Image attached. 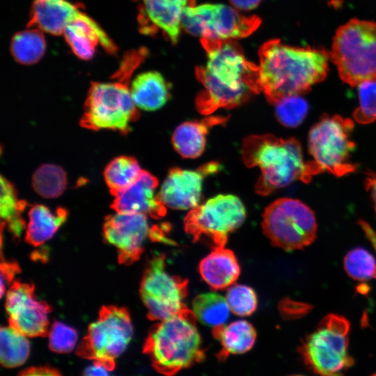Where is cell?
<instances>
[{
  "label": "cell",
  "mask_w": 376,
  "mask_h": 376,
  "mask_svg": "<svg viewBox=\"0 0 376 376\" xmlns=\"http://www.w3.org/2000/svg\"><path fill=\"white\" fill-rule=\"evenodd\" d=\"M278 120L287 127H295L304 120L308 109L306 101L301 95L282 98L275 104Z\"/></svg>",
  "instance_id": "obj_33"
},
{
  "label": "cell",
  "mask_w": 376,
  "mask_h": 376,
  "mask_svg": "<svg viewBox=\"0 0 376 376\" xmlns=\"http://www.w3.org/2000/svg\"><path fill=\"white\" fill-rule=\"evenodd\" d=\"M20 375H60L61 373L51 366H37L30 367L25 370H23L20 373Z\"/></svg>",
  "instance_id": "obj_39"
},
{
  "label": "cell",
  "mask_w": 376,
  "mask_h": 376,
  "mask_svg": "<svg viewBox=\"0 0 376 376\" xmlns=\"http://www.w3.org/2000/svg\"><path fill=\"white\" fill-rule=\"evenodd\" d=\"M115 368L114 361L95 360L84 371L85 375H107Z\"/></svg>",
  "instance_id": "obj_38"
},
{
  "label": "cell",
  "mask_w": 376,
  "mask_h": 376,
  "mask_svg": "<svg viewBox=\"0 0 376 376\" xmlns=\"http://www.w3.org/2000/svg\"><path fill=\"white\" fill-rule=\"evenodd\" d=\"M157 178L142 170L138 178L116 194L111 208L116 212L140 213L159 219L164 217L166 208L155 192Z\"/></svg>",
  "instance_id": "obj_17"
},
{
  "label": "cell",
  "mask_w": 376,
  "mask_h": 376,
  "mask_svg": "<svg viewBox=\"0 0 376 376\" xmlns=\"http://www.w3.org/2000/svg\"><path fill=\"white\" fill-rule=\"evenodd\" d=\"M241 152L246 166L260 168L256 191L263 196L296 180L308 183L313 175L322 173L314 161L304 160L301 145L294 138L251 135L244 139Z\"/></svg>",
  "instance_id": "obj_3"
},
{
  "label": "cell",
  "mask_w": 376,
  "mask_h": 376,
  "mask_svg": "<svg viewBox=\"0 0 376 376\" xmlns=\"http://www.w3.org/2000/svg\"><path fill=\"white\" fill-rule=\"evenodd\" d=\"M63 34L72 52L81 59L91 58L99 42L108 52L116 50V46L100 27L83 13L66 26Z\"/></svg>",
  "instance_id": "obj_18"
},
{
  "label": "cell",
  "mask_w": 376,
  "mask_h": 376,
  "mask_svg": "<svg viewBox=\"0 0 376 376\" xmlns=\"http://www.w3.org/2000/svg\"><path fill=\"white\" fill-rule=\"evenodd\" d=\"M237 8L244 10L253 9L260 3L261 0H229Z\"/></svg>",
  "instance_id": "obj_40"
},
{
  "label": "cell",
  "mask_w": 376,
  "mask_h": 376,
  "mask_svg": "<svg viewBox=\"0 0 376 376\" xmlns=\"http://www.w3.org/2000/svg\"><path fill=\"white\" fill-rule=\"evenodd\" d=\"M142 169L137 160L130 156H120L112 159L104 171L105 182L113 196L132 184Z\"/></svg>",
  "instance_id": "obj_27"
},
{
  "label": "cell",
  "mask_w": 376,
  "mask_h": 376,
  "mask_svg": "<svg viewBox=\"0 0 376 376\" xmlns=\"http://www.w3.org/2000/svg\"><path fill=\"white\" fill-rule=\"evenodd\" d=\"M38 28L17 33L11 40V53L19 63L30 65L43 56L46 42L44 35Z\"/></svg>",
  "instance_id": "obj_28"
},
{
  "label": "cell",
  "mask_w": 376,
  "mask_h": 376,
  "mask_svg": "<svg viewBox=\"0 0 376 376\" xmlns=\"http://www.w3.org/2000/svg\"><path fill=\"white\" fill-rule=\"evenodd\" d=\"M6 309L9 326L26 337L47 336L52 308L47 302L36 299L33 284L15 281L6 294Z\"/></svg>",
  "instance_id": "obj_14"
},
{
  "label": "cell",
  "mask_w": 376,
  "mask_h": 376,
  "mask_svg": "<svg viewBox=\"0 0 376 376\" xmlns=\"http://www.w3.org/2000/svg\"><path fill=\"white\" fill-rule=\"evenodd\" d=\"M67 175L59 166L45 164L36 169L33 175L32 185L36 193L46 198L61 196L67 186Z\"/></svg>",
  "instance_id": "obj_31"
},
{
  "label": "cell",
  "mask_w": 376,
  "mask_h": 376,
  "mask_svg": "<svg viewBox=\"0 0 376 376\" xmlns=\"http://www.w3.org/2000/svg\"><path fill=\"white\" fill-rule=\"evenodd\" d=\"M188 281L171 275L166 270L165 256H152L144 271L140 295L151 320H164L180 312L185 306Z\"/></svg>",
  "instance_id": "obj_12"
},
{
  "label": "cell",
  "mask_w": 376,
  "mask_h": 376,
  "mask_svg": "<svg viewBox=\"0 0 376 376\" xmlns=\"http://www.w3.org/2000/svg\"><path fill=\"white\" fill-rule=\"evenodd\" d=\"M77 341V331L63 322L55 321L49 332V349L57 353L70 352Z\"/></svg>",
  "instance_id": "obj_36"
},
{
  "label": "cell",
  "mask_w": 376,
  "mask_h": 376,
  "mask_svg": "<svg viewBox=\"0 0 376 376\" xmlns=\"http://www.w3.org/2000/svg\"><path fill=\"white\" fill-rule=\"evenodd\" d=\"M261 23L257 16L246 17L223 4L187 6L182 13L181 26L188 33L210 39L245 38Z\"/></svg>",
  "instance_id": "obj_13"
},
{
  "label": "cell",
  "mask_w": 376,
  "mask_h": 376,
  "mask_svg": "<svg viewBox=\"0 0 376 376\" xmlns=\"http://www.w3.org/2000/svg\"><path fill=\"white\" fill-rule=\"evenodd\" d=\"M20 272L19 265L15 262L3 261L1 263V297H3L6 286L10 283L15 275Z\"/></svg>",
  "instance_id": "obj_37"
},
{
  "label": "cell",
  "mask_w": 376,
  "mask_h": 376,
  "mask_svg": "<svg viewBox=\"0 0 376 376\" xmlns=\"http://www.w3.org/2000/svg\"><path fill=\"white\" fill-rule=\"evenodd\" d=\"M359 106L353 113L354 120L368 124L376 120V80H367L358 86Z\"/></svg>",
  "instance_id": "obj_35"
},
{
  "label": "cell",
  "mask_w": 376,
  "mask_h": 376,
  "mask_svg": "<svg viewBox=\"0 0 376 376\" xmlns=\"http://www.w3.org/2000/svg\"><path fill=\"white\" fill-rule=\"evenodd\" d=\"M192 309L197 320L212 327L224 324L230 311L226 297L214 292L198 295L193 300Z\"/></svg>",
  "instance_id": "obj_26"
},
{
  "label": "cell",
  "mask_w": 376,
  "mask_h": 376,
  "mask_svg": "<svg viewBox=\"0 0 376 376\" xmlns=\"http://www.w3.org/2000/svg\"><path fill=\"white\" fill-rule=\"evenodd\" d=\"M365 187L368 191L374 203L375 210L376 212V174L373 173L369 175L365 180Z\"/></svg>",
  "instance_id": "obj_41"
},
{
  "label": "cell",
  "mask_w": 376,
  "mask_h": 376,
  "mask_svg": "<svg viewBox=\"0 0 376 376\" xmlns=\"http://www.w3.org/2000/svg\"><path fill=\"white\" fill-rule=\"evenodd\" d=\"M132 334V324L127 309L104 306L97 321L89 325L77 354L88 359L114 361L125 351Z\"/></svg>",
  "instance_id": "obj_11"
},
{
  "label": "cell",
  "mask_w": 376,
  "mask_h": 376,
  "mask_svg": "<svg viewBox=\"0 0 376 376\" xmlns=\"http://www.w3.org/2000/svg\"><path fill=\"white\" fill-rule=\"evenodd\" d=\"M228 117L210 116L198 121H187L175 130L172 143L176 152L184 158H196L202 155L210 129L225 124Z\"/></svg>",
  "instance_id": "obj_20"
},
{
  "label": "cell",
  "mask_w": 376,
  "mask_h": 376,
  "mask_svg": "<svg viewBox=\"0 0 376 376\" xmlns=\"http://www.w3.org/2000/svg\"><path fill=\"white\" fill-rule=\"evenodd\" d=\"M245 217L246 209L238 197L220 194L190 210L185 217L184 228L194 242L205 236L214 247H224L229 234L243 224Z\"/></svg>",
  "instance_id": "obj_10"
},
{
  "label": "cell",
  "mask_w": 376,
  "mask_h": 376,
  "mask_svg": "<svg viewBox=\"0 0 376 376\" xmlns=\"http://www.w3.org/2000/svg\"><path fill=\"white\" fill-rule=\"evenodd\" d=\"M344 267L347 274L354 280L376 279V260L363 248L350 251L345 257Z\"/></svg>",
  "instance_id": "obj_32"
},
{
  "label": "cell",
  "mask_w": 376,
  "mask_h": 376,
  "mask_svg": "<svg viewBox=\"0 0 376 376\" xmlns=\"http://www.w3.org/2000/svg\"><path fill=\"white\" fill-rule=\"evenodd\" d=\"M196 317L186 306L177 314L153 325L143 352L159 373L173 375L205 359Z\"/></svg>",
  "instance_id": "obj_4"
},
{
  "label": "cell",
  "mask_w": 376,
  "mask_h": 376,
  "mask_svg": "<svg viewBox=\"0 0 376 376\" xmlns=\"http://www.w3.org/2000/svg\"><path fill=\"white\" fill-rule=\"evenodd\" d=\"M329 54L340 78L350 86L376 80V22L352 19L340 26Z\"/></svg>",
  "instance_id": "obj_5"
},
{
  "label": "cell",
  "mask_w": 376,
  "mask_h": 376,
  "mask_svg": "<svg viewBox=\"0 0 376 376\" xmlns=\"http://www.w3.org/2000/svg\"><path fill=\"white\" fill-rule=\"evenodd\" d=\"M67 216L68 211L65 208L58 207L53 212L45 205H34L29 212L26 241L35 246L42 245L53 237L65 221Z\"/></svg>",
  "instance_id": "obj_25"
},
{
  "label": "cell",
  "mask_w": 376,
  "mask_h": 376,
  "mask_svg": "<svg viewBox=\"0 0 376 376\" xmlns=\"http://www.w3.org/2000/svg\"><path fill=\"white\" fill-rule=\"evenodd\" d=\"M1 186V217L14 235L19 237L25 228V222L21 214L26 203L18 199L15 187L2 175Z\"/></svg>",
  "instance_id": "obj_30"
},
{
  "label": "cell",
  "mask_w": 376,
  "mask_h": 376,
  "mask_svg": "<svg viewBox=\"0 0 376 376\" xmlns=\"http://www.w3.org/2000/svg\"><path fill=\"white\" fill-rule=\"evenodd\" d=\"M350 324L343 316L329 314L303 341L299 350L308 368L321 375H336L353 364L348 354Z\"/></svg>",
  "instance_id": "obj_7"
},
{
  "label": "cell",
  "mask_w": 376,
  "mask_h": 376,
  "mask_svg": "<svg viewBox=\"0 0 376 376\" xmlns=\"http://www.w3.org/2000/svg\"><path fill=\"white\" fill-rule=\"evenodd\" d=\"M132 99L138 108L155 111L170 98L169 86L163 76L155 71L143 72L135 77L130 88Z\"/></svg>",
  "instance_id": "obj_23"
},
{
  "label": "cell",
  "mask_w": 376,
  "mask_h": 376,
  "mask_svg": "<svg viewBox=\"0 0 376 376\" xmlns=\"http://www.w3.org/2000/svg\"><path fill=\"white\" fill-rule=\"evenodd\" d=\"M26 336L13 327H2L0 331V361L6 368L23 364L27 359L30 346Z\"/></svg>",
  "instance_id": "obj_29"
},
{
  "label": "cell",
  "mask_w": 376,
  "mask_h": 376,
  "mask_svg": "<svg viewBox=\"0 0 376 376\" xmlns=\"http://www.w3.org/2000/svg\"><path fill=\"white\" fill-rule=\"evenodd\" d=\"M81 13L76 6L67 0H34L28 27L36 26L42 31L58 36Z\"/></svg>",
  "instance_id": "obj_19"
},
{
  "label": "cell",
  "mask_w": 376,
  "mask_h": 376,
  "mask_svg": "<svg viewBox=\"0 0 376 376\" xmlns=\"http://www.w3.org/2000/svg\"><path fill=\"white\" fill-rule=\"evenodd\" d=\"M354 127L352 119L325 115L308 134V150L322 172L337 177L353 173L357 165L351 162L355 144L351 139Z\"/></svg>",
  "instance_id": "obj_9"
},
{
  "label": "cell",
  "mask_w": 376,
  "mask_h": 376,
  "mask_svg": "<svg viewBox=\"0 0 376 376\" xmlns=\"http://www.w3.org/2000/svg\"><path fill=\"white\" fill-rule=\"evenodd\" d=\"M198 270L202 279L212 288L230 287L238 279L240 267L234 253L224 247H214L201 261Z\"/></svg>",
  "instance_id": "obj_21"
},
{
  "label": "cell",
  "mask_w": 376,
  "mask_h": 376,
  "mask_svg": "<svg viewBox=\"0 0 376 376\" xmlns=\"http://www.w3.org/2000/svg\"><path fill=\"white\" fill-rule=\"evenodd\" d=\"M150 232L147 215L140 213L116 212L106 217L103 226L104 239L117 248L119 263L127 265L140 258Z\"/></svg>",
  "instance_id": "obj_15"
},
{
  "label": "cell",
  "mask_w": 376,
  "mask_h": 376,
  "mask_svg": "<svg viewBox=\"0 0 376 376\" xmlns=\"http://www.w3.org/2000/svg\"><path fill=\"white\" fill-rule=\"evenodd\" d=\"M212 334L221 345V350L217 354L219 361H224L230 354L248 352L256 339L254 327L245 320H237L228 325L213 327Z\"/></svg>",
  "instance_id": "obj_24"
},
{
  "label": "cell",
  "mask_w": 376,
  "mask_h": 376,
  "mask_svg": "<svg viewBox=\"0 0 376 376\" xmlns=\"http://www.w3.org/2000/svg\"><path fill=\"white\" fill-rule=\"evenodd\" d=\"M262 228L274 246L290 251L310 245L316 238L318 225L308 206L297 199L281 198L265 208Z\"/></svg>",
  "instance_id": "obj_8"
},
{
  "label": "cell",
  "mask_w": 376,
  "mask_h": 376,
  "mask_svg": "<svg viewBox=\"0 0 376 376\" xmlns=\"http://www.w3.org/2000/svg\"><path fill=\"white\" fill-rule=\"evenodd\" d=\"M361 226L376 251V232L366 221L363 222Z\"/></svg>",
  "instance_id": "obj_42"
},
{
  "label": "cell",
  "mask_w": 376,
  "mask_h": 376,
  "mask_svg": "<svg viewBox=\"0 0 376 376\" xmlns=\"http://www.w3.org/2000/svg\"><path fill=\"white\" fill-rule=\"evenodd\" d=\"M219 164L211 162L196 170L171 169L158 196L166 207L174 210H191L198 205L204 178L216 173Z\"/></svg>",
  "instance_id": "obj_16"
},
{
  "label": "cell",
  "mask_w": 376,
  "mask_h": 376,
  "mask_svg": "<svg viewBox=\"0 0 376 376\" xmlns=\"http://www.w3.org/2000/svg\"><path fill=\"white\" fill-rule=\"evenodd\" d=\"M226 299L230 311L239 316H249L257 308V297L255 291L245 285H230Z\"/></svg>",
  "instance_id": "obj_34"
},
{
  "label": "cell",
  "mask_w": 376,
  "mask_h": 376,
  "mask_svg": "<svg viewBox=\"0 0 376 376\" xmlns=\"http://www.w3.org/2000/svg\"><path fill=\"white\" fill-rule=\"evenodd\" d=\"M145 17L151 26L159 29L176 43L180 32L185 8L194 4V0H143Z\"/></svg>",
  "instance_id": "obj_22"
},
{
  "label": "cell",
  "mask_w": 376,
  "mask_h": 376,
  "mask_svg": "<svg viewBox=\"0 0 376 376\" xmlns=\"http://www.w3.org/2000/svg\"><path fill=\"white\" fill-rule=\"evenodd\" d=\"M330 54L324 49L297 47L279 39L265 42L259 50V82L269 103L301 95L323 81L328 73Z\"/></svg>",
  "instance_id": "obj_2"
},
{
  "label": "cell",
  "mask_w": 376,
  "mask_h": 376,
  "mask_svg": "<svg viewBox=\"0 0 376 376\" xmlns=\"http://www.w3.org/2000/svg\"><path fill=\"white\" fill-rule=\"evenodd\" d=\"M201 42L207 56L206 66L196 68V78L204 87L195 100L201 114L236 107L261 92L259 66L246 59L237 42L206 38Z\"/></svg>",
  "instance_id": "obj_1"
},
{
  "label": "cell",
  "mask_w": 376,
  "mask_h": 376,
  "mask_svg": "<svg viewBox=\"0 0 376 376\" xmlns=\"http://www.w3.org/2000/svg\"><path fill=\"white\" fill-rule=\"evenodd\" d=\"M111 83L93 82L84 104L80 125L84 128L109 129L126 134L130 124L139 118L129 80L118 78Z\"/></svg>",
  "instance_id": "obj_6"
}]
</instances>
